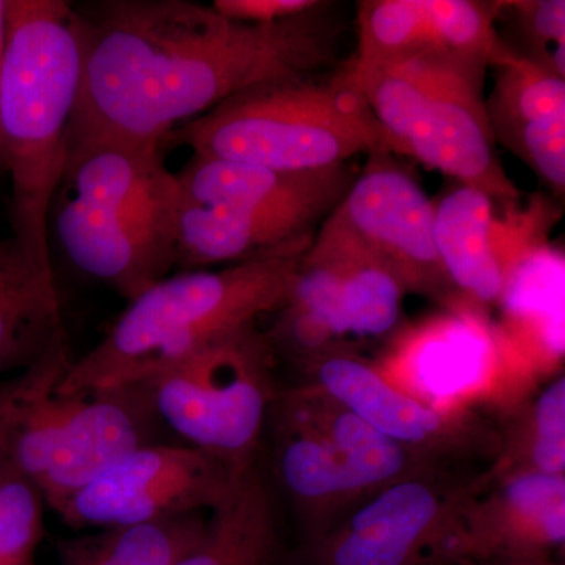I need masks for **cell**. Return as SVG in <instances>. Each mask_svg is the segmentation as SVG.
Returning <instances> with one entry per match:
<instances>
[{
    "instance_id": "2",
    "label": "cell",
    "mask_w": 565,
    "mask_h": 565,
    "mask_svg": "<svg viewBox=\"0 0 565 565\" xmlns=\"http://www.w3.org/2000/svg\"><path fill=\"white\" fill-rule=\"evenodd\" d=\"M178 184L159 143L66 140L51 223L82 274L129 302L177 267Z\"/></svg>"
},
{
    "instance_id": "16",
    "label": "cell",
    "mask_w": 565,
    "mask_h": 565,
    "mask_svg": "<svg viewBox=\"0 0 565 565\" xmlns=\"http://www.w3.org/2000/svg\"><path fill=\"white\" fill-rule=\"evenodd\" d=\"M473 308L460 305L419 327L397 353L401 374L430 407L484 384L497 360V337Z\"/></svg>"
},
{
    "instance_id": "30",
    "label": "cell",
    "mask_w": 565,
    "mask_h": 565,
    "mask_svg": "<svg viewBox=\"0 0 565 565\" xmlns=\"http://www.w3.org/2000/svg\"><path fill=\"white\" fill-rule=\"evenodd\" d=\"M319 0H215V11L245 24H273L313 10Z\"/></svg>"
},
{
    "instance_id": "10",
    "label": "cell",
    "mask_w": 565,
    "mask_h": 565,
    "mask_svg": "<svg viewBox=\"0 0 565 565\" xmlns=\"http://www.w3.org/2000/svg\"><path fill=\"white\" fill-rule=\"evenodd\" d=\"M239 471L191 445L159 441L111 465L68 498L57 514L76 530H110L211 512Z\"/></svg>"
},
{
    "instance_id": "4",
    "label": "cell",
    "mask_w": 565,
    "mask_h": 565,
    "mask_svg": "<svg viewBox=\"0 0 565 565\" xmlns=\"http://www.w3.org/2000/svg\"><path fill=\"white\" fill-rule=\"evenodd\" d=\"M68 337L39 362L0 379V471L21 476L55 512L122 457L159 444L162 426L140 385L62 393Z\"/></svg>"
},
{
    "instance_id": "23",
    "label": "cell",
    "mask_w": 565,
    "mask_h": 565,
    "mask_svg": "<svg viewBox=\"0 0 565 565\" xmlns=\"http://www.w3.org/2000/svg\"><path fill=\"white\" fill-rule=\"evenodd\" d=\"M500 302L515 332L512 344L523 334L527 353L546 362L563 356L564 262L548 245L516 267Z\"/></svg>"
},
{
    "instance_id": "15",
    "label": "cell",
    "mask_w": 565,
    "mask_h": 565,
    "mask_svg": "<svg viewBox=\"0 0 565 565\" xmlns=\"http://www.w3.org/2000/svg\"><path fill=\"white\" fill-rule=\"evenodd\" d=\"M456 525L433 487L416 479L386 486L323 548V565H414ZM446 552V550H445Z\"/></svg>"
},
{
    "instance_id": "1",
    "label": "cell",
    "mask_w": 565,
    "mask_h": 565,
    "mask_svg": "<svg viewBox=\"0 0 565 565\" xmlns=\"http://www.w3.org/2000/svg\"><path fill=\"white\" fill-rule=\"evenodd\" d=\"M82 77L68 139L159 143L178 126L266 82L332 65V3L245 24L189 0L73 3Z\"/></svg>"
},
{
    "instance_id": "18",
    "label": "cell",
    "mask_w": 565,
    "mask_h": 565,
    "mask_svg": "<svg viewBox=\"0 0 565 565\" xmlns=\"http://www.w3.org/2000/svg\"><path fill=\"white\" fill-rule=\"evenodd\" d=\"M66 337L54 273L14 237L0 239V379L21 373Z\"/></svg>"
},
{
    "instance_id": "24",
    "label": "cell",
    "mask_w": 565,
    "mask_h": 565,
    "mask_svg": "<svg viewBox=\"0 0 565 565\" xmlns=\"http://www.w3.org/2000/svg\"><path fill=\"white\" fill-rule=\"evenodd\" d=\"M210 512L110 527L65 542L62 565H174L202 541Z\"/></svg>"
},
{
    "instance_id": "9",
    "label": "cell",
    "mask_w": 565,
    "mask_h": 565,
    "mask_svg": "<svg viewBox=\"0 0 565 565\" xmlns=\"http://www.w3.org/2000/svg\"><path fill=\"white\" fill-rule=\"evenodd\" d=\"M392 156L370 154L362 172L319 230L385 264L405 291L433 297L448 308L467 303L446 277L438 258L435 203Z\"/></svg>"
},
{
    "instance_id": "31",
    "label": "cell",
    "mask_w": 565,
    "mask_h": 565,
    "mask_svg": "<svg viewBox=\"0 0 565 565\" xmlns=\"http://www.w3.org/2000/svg\"><path fill=\"white\" fill-rule=\"evenodd\" d=\"M7 31H9V20H7V0H0V82H2L3 58H6ZM3 172L2 152H0V173Z\"/></svg>"
},
{
    "instance_id": "19",
    "label": "cell",
    "mask_w": 565,
    "mask_h": 565,
    "mask_svg": "<svg viewBox=\"0 0 565 565\" xmlns=\"http://www.w3.org/2000/svg\"><path fill=\"white\" fill-rule=\"evenodd\" d=\"M321 359L318 379L327 396L397 444L430 445L448 430L437 408L396 388L371 364L330 349Z\"/></svg>"
},
{
    "instance_id": "22",
    "label": "cell",
    "mask_w": 565,
    "mask_h": 565,
    "mask_svg": "<svg viewBox=\"0 0 565 565\" xmlns=\"http://www.w3.org/2000/svg\"><path fill=\"white\" fill-rule=\"evenodd\" d=\"M273 408L278 419V476L297 503L318 504L364 490L332 441L316 434L288 397H275Z\"/></svg>"
},
{
    "instance_id": "11",
    "label": "cell",
    "mask_w": 565,
    "mask_h": 565,
    "mask_svg": "<svg viewBox=\"0 0 565 565\" xmlns=\"http://www.w3.org/2000/svg\"><path fill=\"white\" fill-rule=\"evenodd\" d=\"M557 217V206L539 193L500 212L489 195L456 182L435 203V245L446 277L471 307L500 302L516 267L548 245Z\"/></svg>"
},
{
    "instance_id": "21",
    "label": "cell",
    "mask_w": 565,
    "mask_h": 565,
    "mask_svg": "<svg viewBox=\"0 0 565 565\" xmlns=\"http://www.w3.org/2000/svg\"><path fill=\"white\" fill-rule=\"evenodd\" d=\"M303 256L329 264L337 274L348 333L379 337L392 332L407 291L385 264L321 230Z\"/></svg>"
},
{
    "instance_id": "17",
    "label": "cell",
    "mask_w": 565,
    "mask_h": 565,
    "mask_svg": "<svg viewBox=\"0 0 565 565\" xmlns=\"http://www.w3.org/2000/svg\"><path fill=\"white\" fill-rule=\"evenodd\" d=\"M319 223L289 215H256L184 202L178 193L177 267L200 270L214 264H239L313 244Z\"/></svg>"
},
{
    "instance_id": "14",
    "label": "cell",
    "mask_w": 565,
    "mask_h": 565,
    "mask_svg": "<svg viewBox=\"0 0 565 565\" xmlns=\"http://www.w3.org/2000/svg\"><path fill=\"white\" fill-rule=\"evenodd\" d=\"M564 541V476L522 470L456 525L449 556L478 557L482 563L550 556Z\"/></svg>"
},
{
    "instance_id": "25",
    "label": "cell",
    "mask_w": 565,
    "mask_h": 565,
    "mask_svg": "<svg viewBox=\"0 0 565 565\" xmlns=\"http://www.w3.org/2000/svg\"><path fill=\"white\" fill-rule=\"evenodd\" d=\"M356 54L349 65L370 71L414 61L446 58L429 0H364L356 7ZM452 62V61H451Z\"/></svg>"
},
{
    "instance_id": "13",
    "label": "cell",
    "mask_w": 565,
    "mask_h": 565,
    "mask_svg": "<svg viewBox=\"0 0 565 565\" xmlns=\"http://www.w3.org/2000/svg\"><path fill=\"white\" fill-rule=\"evenodd\" d=\"M486 99L494 143L526 163L556 199L565 193V77L508 46Z\"/></svg>"
},
{
    "instance_id": "12",
    "label": "cell",
    "mask_w": 565,
    "mask_h": 565,
    "mask_svg": "<svg viewBox=\"0 0 565 565\" xmlns=\"http://www.w3.org/2000/svg\"><path fill=\"white\" fill-rule=\"evenodd\" d=\"M174 178L184 202L248 214L291 215L322 225L343 200L356 173L349 162L307 172H285L192 154Z\"/></svg>"
},
{
    "instance_id": "28",
    "label": "cell",
    "mask_w": 565,
    "mask_h": 565,
    "mask_svg": "<svg viewBox=\"0 0 565 565\" xmlns=\"http://www.w3.org/2000/svg\"><path fill=\"white\" fill-rule=\"evenodd\" d=\"M511 11L516 31L526 43V58L565 76V2L564 0H522L504 2Z\"/></svg>"
},
{
    "instance_id": "8",
    "label": "cell",
    "mask_w": 565,
    "mask_h": 565,
    "mask_svg": "<svg viewBox=\"0 0 565 565\" xmlns=\"http://www.w3.org/2000/svg\"><path fill=\"white\" fill-rule=\"evenodd\" d=\"M274 351L255 322L203 345L172 366L137 382L156 418L193 448L234 470L255 462L275 401Z\"/></svg>"
},
{
    "instance_id": "20",
    "label": "cell",
    "mask_w": 565,
    "mask_h": 565,
    "mask_svg": "<svg viewBox=\"0 0 565 565\" xmlns=\"http://www.w3.org/2000/svg\"><path fill=\"white\" fill-rule=\"evenodd\" d=\"M277 545L274 497L253 462L210 512L202 541L174 565H270Z\"/></svg>"
},
{
    "instance_id": "7",
    "label": "cell",
    "mask_w": 565,
    "mask_h": 565,
    "mask_svg": "<svg viewBox=\"0 0 565 565\" xmlns=\"http://www.w3.org/2000/svg\"><path fill=\"white\" fill-rule=\"evenodd\" d=\"M345 66L392 154L408 156L457 184L478 189L501 207L522 202L494 152L482 95L486 71L434 57L370 71Z\"/></svg>"
},
{
    "instance_id": "3",
    "label": "cell",
    "mask_w": 565,
    "mask_h": 565,
    "mask_svg": "<svg viewBox=\"0 0 565 565\" xmlns=\"http://www.w3.org/2000/svg\"><path fill=\"white\" fill-rule=\"evenodd\" d=\"M7 20L0 152L11 180V237L54 273L50 215L79 96V33L73 3L63 0H7Z\"/></svg>"
},
{
    "instance_id": "32",
    "label": "cell",
    "mask_w": 565,
    "mask_h": 565,
    "mask_svg": "<svg viewBox=\"0 0 565 565\" xmlns=\"http://www.w3.org/2000/svg\"><path fill=\"white\" fill-rule=\"evenodd\" d=\"M486 565H557L550 559V556L541 557H498V559L486 561Z\"/></svg>"
},
{
    "instance_id": "6",
    "label": "cell",
    "mask_w": 565,
    "mask_h": 565,
    "mask_svg": "<svg viewBox=\"0 0 565 565\" xmlns=\"http://www.w3.org/2000/svg\"><path fill=\"white\" fill-rule=\"evenodd\" d=\"M167 145L285 172L327 169L360 154L390 152L384 129L345 63L332 76L266 82L237 93L174 128L162 141Z\"/></svg>"
},
{
    "instance_id": "29",
    "label": "cell",
    "mask_w": 565,
    "mask_h": 565,
    "mask_svg": "<svg viewBox=\"0 0 565 565\" xmlns=\"http://www.w3.org/2000/svg\"><path fill=\"white\" fill-rule=\"evenodd\" d=\"M526 470L550 476L565 471V381L557 379L539 396L527 438Z\"/></svg>"
},
{
    "instance_id": "27",
    "label": "cell",
    "mask_w": 565,
    "mask_h": 565,
    "mask_svg": "<svg viewBox=\"0 0 565 565\" xmlns=\"http://www.w3.org/2000/svg\"><path fill=\"white\" fill-rule=\"evenodd\" d=\"M43 503L28 479L0 471V565H32L43 535Z\"/></svg>"
},
{
    "instance_id": "5",
    "label": "cell",
    "mask_w": 565,
    "mask_h": 565,
    "mask_svg": "<svg viewBox=\"0 0 565 565\" xmlns=\"http://www.w3.org/2000/svg\"><path fill=\"white\" fill-rule=\"evenodd\" d=\"M308 248H289L222 270L169 275L131 300L102 343L74 360L58 390L81 393L137 384L278 310Z\"/></svg>"
},
{
    "instance_id": "26",
    "label": "cell",
    "mask_w": 565,
    "mask_h": 565,
    "mask_svg": "<svg viewBox=\"0 0 565 565\" xmlns=\"http://www.w3.org/2000/svg\"><path fill=\"white\" fill-rule=\"evenodd\" d=\"M322 434L343 456L364 489L408 479L405 478L411 460L407 446L379 433L345 408L341 407V412L327 418Z\"/></svg>"
}]
</instances>
